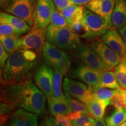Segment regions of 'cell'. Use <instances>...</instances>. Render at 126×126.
I'll return each instance as SVG.
<instances>
[{"label":"cell","mask_w":126,"mask_h":126,"mask_svg":"<svg viewBox=\"0 0 126 126\" xmlns=\"http://www.w3.org/2000/svg\"><path fill=\"white\" fill-rule=\"evenodd\" d=\"M93 126H108L106 123H105L103 119H96L94 121Z\"/></svg>","instance_id":"cell-42"},{"label":"cell","mask_w":126,"mask_h":126,"mask_svg":"<svg viewBox=\"0 0 126 126\" xmlns=\"http://www.w3.org/2000/svg\"><path fill=\"white\" fill-rule=\"evenodd\" d=\"M46 97L45 94L31 79L25 86L19 105L26 111L40 116L45 112Z\"/></svg>","instance_id":"cell-3"},{"label":"cell","mask_w":126,"mask_h":126,"mask_svg":"<svg viewBox=\"0 0 126 126\" xmlns=\"http://www.w3.org/2000/svg\"><path fill=\"white\" fill-rule=\"evenodd\" d=\"M119 32L126 43V25L123 28L119 30Z\"/></svg>","instance_id":"cell-43"},{"label":"cell","mask_w":126,"mask_h":126,"mask_svg":"<svg viewBox=\"0 0 126 126\" xmlns=\"http://www.w3.org/2000/svg\"><path fill=\"white\" fill-rule=\"evenodd\" d=\"M16 35L20 36L19 32L11 24L4 19L0 18V36Z\"/></svg>","instance_id":"cell-29"},{"label":"cell","mask_w":126,"mask_h":126,"mask_svg":"<svg viewBox=\"0 0 126 126\" xmlns=\"http://www.w3.org/2000/svg\"><path fill=\"white\" fill-rule=\"evenodd\" d=\"M37 0H12L6 8L7 13L23 19L33 26V13Z\"/></svg>","instance_id":"cell-7"},{"label":"cell","mask_w":126,"mask_h":126,"mask_svg":"<svg viewBox=\"0 0 126 126\" xmlns=\"http://www.w3.org/2000/svg\"><path fill=\"white\" fill-rule=\"evenodd\" d=\"M53 69L54 72L53 83V96L59 99H64L65 95L62 92V80L64 74L59 69Z\"/></svg>","instance_id":"cell-27"},{"label":"cell","mask_w":126,"mask_h":126,"mask_svg":"<svg viewBox=\"0 0 126 126\" xmlns=\"http://www.w3.org/2000/svg\"><path fill=\"white\" fill-rule=\"evenodd\" d=\"M101 72L92 70L87 66L80 65L70 74V77L77 79L91 87H96L100 80Z\"/></svg>","instance_id":"cell-15"},{"label":"cell","mask_w":126,"mask_h":126,"mask_svg":"<svg viewBox=\"0 0 126 126\" xmlns=\"http://www.w3.org/2000/svg\"><path fill=\"white\" fill-rule=\"evenodd\" d=\"M119 94L122 99L124 107L126 108V89L120 88Z\"/></svg>","instance_id":"cell-40"},{"label":"cell","mask_w":126,"mask_h":126,"mask_svg":"<svg viewBox=\"0 0 126 126\" xmlns=\"http://www.w3.org/2000/svg\"><path fill=\"white\" fill-rule=\"evenodd\" d=\"M119 89H112L106 88L93 87L92 96L94 99L110 105L111 99L119 93Z\"/></svg>","instance_id":"cell-24"},{"label":"cell","mask_w":126,"mask_h":126,"mask_svg":"<svg viewBox=\"0 0 126 126\" xmlns=\"http://www.w3.org/2000/svg\"><path fill=\"white\" fill-rule=\"evenodd\" d=\"M114 72L120 86L126 89V69L122 63L115 67Z\"/></svg>","instance_id":"cell-30"},{"label":"cell","mask_w":126,"mask_h":126,"mask_svg":"<svg viewBox=\"0 0 126 126\" xmlns=\"http://www.w3.org/2000/svg\"><path fill=\"white\" fill-rule=\"evenodd\" d=\"M53 1L56 9L59 11H61L70 5L73 4L72 0H53Z\"/></svg>","instance_id":"cell-34"},{"label":"cell","mask_w":126,"mask_h":126,"mask_svg":"<svg viewBox=\"0 0 126 126\" xmlns=\"http://www.w3.org/2000/svg\"><path fill=\"white\" fill-rule=\"evenodd\" d=\"M31 50L20 49L9 55L1 72V81L21 82L31 80L38 59Z\"/></svg>","instance_id":"cell-1"},{"label":"cell","mask_w":126,"mask_h":126,"mask_svg":"<svg viewBox=\"0 0 126 126\" xmlns=\"http://www.w3.org/2000/svg\"><path fill=\"white\" fill-rule=\"evenodd\" d=\"M96 87L112 89H120V86L117 82L115 72L111 70H106L101 72L100 80Z\"/></svg>","instance_id":"cell-23"},{"label":"cell","mask_w":126,"mask_h":126,"mask_svg":"<svg viewBox=\"0 0 126 126\" xmlns=\"http://www.w3.org/2000/svg\"><path fill=\"white\" fill-rule=\"evenodd\" d=\"M37 115L19 109L13 113L1 115V126H37Z\"/></svg>","instance_id":"cell-6"},{"label":"cell","mask_w":126,"mask_h":126,"mask_svg":"<svg viewBox=\"0 0 126 126\" xmlns=\"http://www.w3.org/2000/svg\"><path fill=\"white\" fill-rule=\"evenodd\" d=\"M0 18L4 19L11 24L19 32L20 35L27 33L31 29V26L23 19L7 12H1Z\"/></svg>","instance_id":"cell-21"},{"label":"cell","mask_w":126,"mask_h":126,"mask_svg":"<svg viewBox=\"0 0 126 126\" xmlns=\"http://www.w3.org/2000/svg\"><path fill=\"white\" fill-rule=\"evenodd\" d=\"M102 39L108 46L119 54L122 59H126V43L117 30L114 28L109 29L102 36Z\"/></svg>","instance_id":"cell-16"},{"label":"cell","mask_w":126,"mask_h":126,"mask_svg":"<svg viewBox=\"0 0 126 126\" xmlns=\"http://www.w3.org/2000/svg\"><path fill=\"white\" fill-rule=\"evenodd\" d=\"M55 119L60 123L65 126H74L71 120L69 119L67 115L57 114L55 116Z\"/></svg>","instance_id":"cell-37"},{"label":"cell","mask_w":126,"mask_h":126,"mask_svg":"<svg viewBox=\"0 0 126 126\" xmlns=\"http://www.w3.org/2000/svg\"><path fill=\"white\" fill-rule=\"evenodd\" d=\"M109 105L112 106L116 109H121L124 108L119 93L111 99Z\"/></svg>","instance_id":"cell-36"},{"label":"cell","mask_w":126,"mask_h":126,"mask_svg":"<svg viewBox=\"0 0 126 126\" xmlns=\"http://www.w3.org/2000/svg\"><path fill=\"white\" fill-rule=\"evenodd\" d=\"M42 54L46 64L53 68L56 67L61 60L69 57L65 51L47 41L45 43Z\"/></svg>","instance_id":"cell-17"},{"label":"cell","mask_w":126,"mask_h":126,"mask_svg":"<svg viewBox=\"0 0 126 126\" xmlns=\"http://www.w3.org/2000/svg\"><path fill=\"white\" fill-rule=\"evenodd\" d=\"M27 82L28 81L21 82L1 81V102L15 108L19 105L25 86Z\"/></svg>","instance_id":"cell-8"},{"label":"cell","mask_w":126,"mask_h":126,"mask_svg":"<svg viewBox=\"0 0 126 126\" xmlns=\"http://www.w3.org/2000/svg\"><path fill=\"white\" fill-rule=\"evenodd\" d=\"M9 54L4 48L2 43H0V65H1V71L4 68L5 64L8 59Z\"/></svg>","instance_id":"cell-35"},{"label":"cell","mask_w":126,"mask_h":126,"mask_svg":"<svg viewBox=\"0 0 126 126\" xmlns=\"http://www.w3.org/2000/svg\"><path fill=\"white\" fill-rule=\"evenodd\" d=\"M46 40V29L32 28L29 32L20 37V49L31 50L40 54L43 52Z\"/></svg>","instance_id":"cell-10"},{"label":"cell","mask_w":126,"mask_h":126,"mask_svg":"<svg viewBox=\"0 0 126 126\" xmlns=\"http://www.w3.org/2000/svg\"><path fill=\"white\" fill-rule=\"evenodd\" d=\"M43 123L46 126H65L60 123L56 119L51 116H47L45 118Z\"/></svg>","instance_id":"cell-38"},{"label":"cell","mask_w":126,"mask_h":126,"mask_svg":"<svg viewBox=\"0 0 126 126\" xmlns=\"http://www.w3.org/2000/svg\"><path fill=\"white\" fill-rule=\"evenodd\" d=\"M63 88L65 93L85 105L94 98L92 96L93 87L88 86L82 81H75L66 77L63 82Z\"/></svg>","instance_id":"cell-9"},{"label":"cell","mask_w":126,"mask_h":126,"mask_svg":"<svg viewBox=\"0 0 126 126\" xmlns=\"http://www.w3.org/2000/svg\"><path fill=\"white\" fill-rule=\"evenodd\" d=\"M76 51L77 57L83 65L99 72L108 70L105 63L90 46L81 43Z\"/></svg>","instance_id":"cell-13"},{"label":"cell","mask_w":126,"mask_h":126,"mask_svg":"<svg viewBox=\"0 0 126 126\" xmlns=\"http://www.w3.org/2000/svg\"><path fill=\"white\" fill-rule=\"evenodd\" d=\"M82 22L86 31L85 39H92L102 36L109 29H110L109 25L103 18L86 8H84Z\"/></svg>","instance_id":"cell-4"},{"label":"cell","mask_w":126,"mask_h":126,"mask_svg":"<svg viewBox=\"0 0 126 126\" xmlns=\"http://www.w3.org/2000/svg\"><path fill=\"white\" fill-rule=\"evenodd\" d=\"M120 63H122V64H123V65L124 66V67H125L126 69V59H122V60L121 61Z\"/></svg>","instance_id":"cell-45"},{"label":"cell","mask_w":126,"mask_h":126,"mask_svg":"<svg viewBox=\"0 0 126 126\" xmlns=\"http://www.w3.org/2000/svg\"><path fill=\"white\" fill-rule=\"evenodd\" d=\"M15 108L11 106L10 105L3 103V102H1V115L9 114Z\"/></svg>","instance_id":"cell-39"},{"label":"cell","mask_w":126,"mask_h":126,"mask_svg":"<svg viewBox=\"0 0 126 126\" xmlns=\"http://www.w3.org/2000/svg\"><path fill=\"white\" fill-rule=\"evenodd\" d=\"M86 105L87 106L89 116L96 120L103 119L105 110L107 106H109L105 102H100L94 98L86 104Z\"/></svg>","instance_id":"cell-22"},{"label":"cell","mask_w":126,"mask_h":126,"mask_svg":"<svg viewBox=\"0 0 126 126\" xmlns=\"http://www.w3.org/2000/svg\"><path fill=\"white\" fill-rule=\"evenodd\" d=\"M50 24L56 25L59 27H64L68 26L67 21L65 17L60 11L57 9L52 15Z\"/></svg>","instance_id":"cell-31"},{"label":"cell","mask_w":126,"mask_h":126,"mask_svg":"<svg viewBox=\"0 0 126 126\" xmlns=\"http://www.w3.org/2000/svg\"><path fill=\"white\" fill-rule=\"evenodd\" d=\"M84 8L82 6L71 4L60 11L67 21L68 26L82 22L84 16Z\"/></svg>","instance_id":"cell-19"},{"label":"cell","mask_w":126,"mask_h":126,"mask_svg":"<svg viewBox=\"0 0 126 126\" xmlns=\"http://www.w3.org/2000/svg\"><path fill=\"white\" fill-rule=\"evenodd\" d=\"M71 66V62L70 57H67L61 60L60 62L57 64L56 66L53 68L59 69L62 72L64 75H66L70 70Z\"/></svg>","instance_id":"cell-33"},{"label":"cell","mask_w":126,"mask_h":126,"mask_svg":"<svg viewBox=\"0 0 126 126\" xmlns=\"http://www.w3.org/2000/svg\"><path fill=\"white\" fill-rule=\"evenodd\" d=\"M90 47L100 57L108 70H112L115 68L122 60L120 54L108 46L102 39L94 40L91 43Z\"/></svg>","instance_id":"cell-12"},{"label":"cell","mask_w":126,"mask_h":126,"mask_svg":"<svg viewBox=\"0 0 126 126\" xmlns=\"http://www.w3.org/2000/svg\"><path fill=\"white\" fill-rule=\"evenodd\" d=\"M111 22L113 28L119 31L126 25V0H116Z\"/></svg>","instance_id":"cell-18"},{"label":"cell","mask_w":126,"mask_h":126,"mask_svg":"<svg viewBox=\"0 0 126 126\" xmlns=\"http://www.w3.org/2000/svg\"><path fill=\"white\" fill-rule=\"evenodd\" d=\"M120 126H126V121L125 122H124L122 124H121V125Z\"/></svg>","instance_id":"cell-46"},{"label":"cell","mask_w":126,"mask_h":126,"mask_svg":"<svg viewBox=\"0 0 126 126\" xmlns=\"http://www.w3.org/2000/svg\"><path fill=\"white\" fill-rule=\"evenodd\" d=\"M53 0H37L33 13V26L36 29H46L56 11Z\"/></svg>","instance_id":"cell-5"},{"label":"cell","mask_w":126,"mask_h":126,"mask_svg":"<svg viewBox=\"0 0 126 126\" xmlns=\"http://www.w3.org/2000/svg\"><path fill=\"white\" fill-rule=\"evenodd\" d=\"M54 72L51 66L42 64L36 69L34 78L36 85L45 94L47 99L53 96V83Z\"/></svg>","instance_id":"cell-11"},{"label":"cell","mask_w":126,"mask_h":126,"mask_svg":"<svg viewBox=\"0 0 126 126\" xmlns=\"http://www.w3.org/2000/svg\"><path fill=\"white\" fill-rule=\"evenodd\" d=\"M46 41L65 51L76 50L81 44L79 37L68 26L50 24L46 29Z\"/></svg>","instance_id":"cell-2"},{"label":"cell","mask_w":126,"mask_h":126,"mask_svg":"<svg viewBox=\"0 0 126 126\" xmlns=\"http://www.w3.org/2000/svg\"><path fill=\"white\" fill-rule=\"evenodd\" d=\"M40 126H46V125H45V124H44L43 123H42V124H41V125H40Z\"/></svg>","instance_id":"cell-47"},{"label":"cell","mask_w":126,"mask_h":126,"mask_svg":"<svg viewBox=\"0 0 126 126\" xmlns=\"http://www.w3.org/2000/svg\"><path fill=\"white\" fill-rule=\"evenodd\" d=\"M65 96L67 98V100L68 102L69 105L71 108L72 111L74 112H79L82 114L89 115L87 106L83 103L82 102L80 101L78 99L74 97L71 96L65 92Z\"/></svg>","instance_id":"cell-28"},{"label":"cell","mask_w":126,"mask_h":126,"mask_svg":"<svg viewBox=\"0 0 126 126\" xmlns=\"http://www.w3.org/2000/svg\"><path fill=\"white\" fill-rule=\"evenodd\" d=\"M91 0H72L73 4L77 5L79 6L86 5Z\"/></svg>","instance_id":"cell-41"},{"label":"cell","mask_w":126,"mask_h":126,"mask_svg":"<svg viewBox=\"0 0 126 126\" xmlns=\"http://www.w3.org/2000/svg\"><path fill=\"white\" fill-rule=\"evenodd\" d=\"M94 121L89 115L82 114L79 117L72 120V123L74 126H93Z\"/></svg>","instance_id":"cell-32"},{"label":"cell","mask_w":126,"mask_h":126,"mask_svg":"<svg viewBox=\"0 0 126 126\" xmlns=\"http://www.w3.org/2000/svg\"><path fill=\"white\" fill-rule=\"evenodd\" d=\"M126 121V108L116 109L106 117L108 126H120Z\"/></svg>","instance_id":"cell-26"},{"label":"cell","mask_w":126,"mask_h":126,"mask_svg":"<svg viewBox=\"0 0 126 126\" xmlns=\"http://www.w3.org/2000/svg\"><path fill=\"white\" fill-rule=\"evenodd\" d=\"M47 100L50 112L54 116L57 114L68 115L72 111L65 96L64 98L62 99L53 96Z\"/></svg>","instance_id":"cell-20"},{"label":"cell","mask_w":126,"mask_h":126,"mask_svg":"<svg viewBox=\"0 0 126 126\" xmlns=\"http://www.w3.org/2000/svg\"><path fill=\"white\" fill-rule=\"evenodd\" d=\"M0 40L5 49L9 54L20 49V37L19 36H0Z\"/></svg>","instance_id":"cell-25"},{"label":"cell","mask_w":126,"mask_h":126,"mask_svg":"<svg viewBox=\"0 0 126 126\" xmlns=\"http://www.w3.org/2000/svg\"><path fill=\"white\" fill-rule=\"evenodd\" d=\"M116 0H91L86 8L94 13L103 18L111 28H113L111 17Z\"/></svg>","instance_id":"cell-14"},{"label":"cell","mask_w":126,"mask_h":126,"mask_svg":"<svg viewBox=\"0 0 126 126\" xmlns=\"http://www.w3.org/2000/svg\"><path fill=\"white\" fill-rule=\"evenodd\" d=\"M11 1L12 0H0L1 7H4L7 5H8Z\"/></svg>","instance_id":"cell-44"}]
</instances>
